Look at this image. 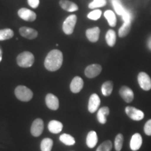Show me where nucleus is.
I'll list each match as a JSON object with an SVG mask.
<instances>
[{
    "instance_id": "3",
    "label": "nucleus",
    "mask_w": 151,
    "mask_h": 151,
    "mask_svg": "<svg viewBox=\"0 0 151 151\" xmlns=\"http://www.w3.org/2000/svg\"><path fill=\"white\" fill-rule=\"evenodd\" d=\"M15 95L17 99L22 101H29L32 99L33 92L29 88L24 86H18L15 89Z\"/></svg>"
},
{
    "instance_id": "31",
    "label": "nucleus",
    "mask_w": 151,
    "mask_h": 151,
    "mask_svg": "<svg viewBox=\"0 0 151 151\" xmlns=\"http://www.w3.org/2000/svg\"><path fill=\"white\" fill-rule=\"evenodd\" d=\"M106 4V0H94L90 4L88 7L90 9H93L96 8H99V7H103Z\"/></svg>"
},
{
    "instance_id": "10",
    "label": "nucleus",
    "mask_w": 151,
    "mask_h": 151,
    "mask_svg": "<svg viewBox=\"0 0 151 151\" xmlns=\"http://www.w3.org/2000/svg\"><path fill=\"white\" fill-rule=\"evenodd\" d=\"M18 14L20 18L28 22L35 21L36 18H37V14L34 11L26 8H22L19 9Z\"/></svg>"
},
{
    "instance_id": "32",
    "label": "nucleus",
    "mask_w": 151,
    "mask_h": 151,
    "mask_svg": "<svg viewBox=\"0 0 151 151\" xmlns=\"http://www.w3.org/2000/svg\"><path fill=\"white\" fill-rule=\"evenodd\" d=\"M101 16V11L99 10V9H96V10L92 11L90 14L88 15V18L90 19V20H97L99 19Z\"/></svg>"
},
{
    "instance_id": "4",
    "label": "nucleus",
    "mask_w": 151,
    "mask_h": 151,
    "mask_svg": "<svg viewBox=\"0 0 151 151\" xmlns=\"http://www.w3.org/2000/svg\"><path fill=\"white\" fill-rule=\"evenodd\" d=\"M76 21L77 17L76 15H71L65 19L63 22V25H62V29L66 35H69L73 32Z\"/></svg>"
},
{
    "instance_id": "34",
    "label": "nucleus",
    "mask_w": 151,
    "mask_h": 151,
    "mask_svg": "<svg viewBox=\"0 0 151 151\" xmlns=\"http://www.w3.org/2000/svg\"><path fill=\"white\" fill-rule=\"evenodd\" d=\"M27 2L33 9H37L39 5V0H27Z\"/></svg>"
},
{
    "instance_id": "18",
    "label": "nucleus",
    "mask_w": 151,
    "mask_h": 151,
    "mask_svg": "<svg viewBox=\"0 0 151 151\" xmlns=\"http://www.w3.org/2000/svg\"><path fill=\"white\" fill-rule=\"evenodd\" d=\"M59 4L62 9L69 12H73L78 10V5L69 0H60Z\"/></svg>"
},
{
    "instance_id": "23",
    "label": "nucleus",
    "mask_w": 151,
    "mask_h": 151,
    "mask_svg": "<svg viewBox=\"0 0 151 151\" xmlns=\"http://www.w3.org/2000/svg\"><path fill=\"white\" fill-rule=\"evenodd\" d=\"M60 141L67 146H73L76 143L75 139L72 136L68 134H62L60 136Z\"/></svg>"
},
{
    "instance_id": "8",
    "label": "nucleus",
    "mask_w": 151,
    "mask_h": 151,
    "mask_svg": "<svg viewBox=\"0 0 151 151\" xmlns=\"http://www.w3.org/2000/svg\"><path fill=\"white\" fill-rule=\"evenodd\" d=\"M102 70V67L101 65L97 64H93V65L88 66L85 69V75L86 77L89 78H93L97 77L100 74Z\"/></svg>"
},
{
    "instance_id": "22",
    "label": "nucleus",
    "mask_w": 151,
    "mask_h": 151,
    "mask_svg": "<svg viewBox=\"0 0 151 151\" xmlns=\"http://www.w3.org/2000/svg\"><path fill=\"white\" fill-rule=\"evenodd\" d=\"M130 29H131V20L124 21L122 27L120 28L118 32V35L120 37H126L128 34L129 33Z\"/></svg>"
},
{
    "instance_id": "26",
    "label": "nucleus",
    "mask_w": 151,
    "mask_h": 151,
    "mask_svg": "<svg viewBox=\"0 0 151 151\" xmlns=\"http://www.w3.org/2000/svg\"><path fill=\"white\" fill-rule=\"evenodd\" d=\"M104 16L106 18V20H108L109 25L111 27H115L116 25V17L113 11H106L104 13Z\"/></svg>"
},
{
    "instance_id": "24",
    "label": "nucleus",
    "mask_w": 151,
    "mask_h": 151,
    "mask_svg": "<svg viewBox=\"0 0 151 151\" xmlns=\"http://www.w3.org/2000/svg\"><path fill=\"white\" fill-rule=\"evenodd\" d=\"M106 41L110 47L114 46L116 42V35L113 29H109L106 35Z\"/></svg>"
},
{
    "instance_id": "25",
    "label": "nucleus",
    "mask_w": 151,
    "mask_h": 151,
    "mask_svg": "<svg viewBox=\"0 0 151 151\" xmlns=\"http://www.w3.org/2000/svg\"><path fill=\"white\" fill-rule=\"evenodd\" d=\"M53 146V141L50 138H45L41 142V151H51Z\"/></svg>"
},
{
    "instance_id": "29",
    "label": "nucleus",
    "mask_w": 151,
    "mask_h": 151,
    "mask_svg": "<svg viewBox=\"0 0 151 151\" xmlns=\"http://www.w3.org/2000/svg\"><path fill=\"white\" fill-rule=\"evenodd\" d=\"M112 147V142L110 140H106L99 145L96 151H111Z\"/></svg>"
},
{
    "instance_id": "9",
    "label": "nucleus",
    "mask_w": 151,
    "mask_h": 151,
    "mask_svg": "<svg viewBox=\"0 0 151 151\" xmlns=\"http://www.w3.org/2000/svg\"><path fill=\"white\" fill-rule=\"evenodd\" d=\"M119 94L126 103H131L134 98V94L131 88L127 86H122L119 90Z\"/></svg>"
},
{
    "instance_id": "11",
    "label": "nucleus",
    "mask_w": 151,
    "mask_h": 151,
    "mask_svg": "<svg viewBox=\"0 0 151 151\" xmlns=\"http://www.w3.org/2000/svg\"><path fill=\"white\" fill-rule=\"evenodd\" d=\"M100 104H101V100L99 95L97 94L94 93L91 94L90 97L89 101H88V111L90 113H94L96 112L99 109Z\"/></svg>"
},
{
    "instance_id": "35",
    "label": "nucleus",
    "mask_w": 151,
    "mask_h": 151,
    "mask_svg": "<svg viewBox=\"0 0 151 151\" xmlns=\"http://www.w3.org/2000/svg\"><path fill=\"white\" fill-rule=\"evenodd\" d=\"M2 55H3L2 48H1V47L0 46V62H1V60H2Z\"/></svg>"
},
{
    "instance_id": "19",
    "label": "nucleus",
    "mask_w": 151,
    "mask_h": 151,
    "mask_svg": "<svg viewBox=\"0 0 151 151\" xmlns=\"http://www.w3.org/2000/svg\"><path fill=\"white\" fill-rule=\"evenodd\" d=\"M98 142V137L95 131H90L88 132L86 137V144L88 148H93L95 147Z\"/></svg>"
},
{
    "instance_id": "21",
    "label": "nucleus",
    "mask_w": 151,
    "mask_h": 151,
    "mask_svg": "<svg viewBox=\"0 0 151 151\" xmlns=\"http://www.w3.org/2000/svg\"><path fill=\"white\" fill-rule=\"evenodd\" d=\"M113 83L112 81H108L104 83L101 86V92L104 96L108 97L110 96L113 92Z\"/></svg>"
},
{
    "instance_id": "17",
    "label": "nucleus",
    "mask_w": 151,
    "mask_h": 151,
    "mask_svg": "<svg viewBox=\"0 0 151 151\" xmlns=\"http://www.w3.org/2000/svg\"><path fill=\"white\" fill-rule=\"evenodd\" d=\"M109 113H110V110H109L108 106H103L99 109L97 114V117L99 123L102 124L106 123L107 116L109 115Z\"/></svg>"
},
{
    "instance_id": "16",
    "label": "nucleus",
    "mask_w": 151,
    "mask_h": 151,
    "mask_svg": "<svg viewBox=\"0 0 151 151\" xmlns=\"http://www.w3.org/2000/svg\"><path fill=\"white\" fill-rule=\"evenodd\" d=\"M86 37L91 42H97L99 39L100 29L98 27H94L86 30Z\"/></svg>"
},
{
    "instance_id": "5",
    "label": "nucleus",
    "mask_w": 151,
    "mask_h": 151,
    "mask_svg": "<svg viewBox=\"0 0 151 151\" xmlns=\"http://www.w3.org/2000/svg\"><path fill=\"white\" fill-rule=\"evenodd\" d=\"M125 113L130 119L134 121H139L144 118V113L142 111L131 106H128L125 108Z\"/></svg>"
},
{
    "instance_id": "7",
    "label": "nucleus",
    "mask_w": 151,
    "mask_h": 151,
    "mask_svg": "<svg viewBox=\"0 0 151 151\" xmlns=\"http://www.w3.org/2000/svg\"><path fill=\"white\" fill-rule=\"evenodd\" d=\"M43 128H44V124H43V121L42 119H35L32 122V124L31 129H30L32 135L35 137H39L43 133Z\"/></svg>"
},
{
    "instance_id": "6",
    "label": "nucleus",
    "mask_w": 151,
    "mask_h": 151,
    "mask_svg": "<svg viewBox=\"0 0 151 151\" xmlns=\"http://www.w3.org/2000/svg\"><path fill=\"white\" fill-rule=\"evenodd\" d=\"M138 83L141 89L148 91L151 89V78L146 72H140L138 75Z\"/></svg>"
},
{
    "instance_id": "36",
    "label": "nucleus",
    "mask_w": 151,
    "mask_h": 151,
    "mask_svg": "<svg viewBox=\"0 0 151 151\" xmlns=\"http://www.w3.org/2000/svg\"><path fill=\"white\" fill-rule=\"evenodd\" d=\"M148 48H150V50H151V37H150V39H149L148 40Z\"/></svg>"
},
{
    "instance_id": "14",
    "label": "nucleus",
    "mask_w": 151,
    "mask_h": 151,
    "mask_svg": "<svg viewBox=\"0 0 151 151\" xmlns=\"http://www.w3.org/2000/svg\"><path fill=\"white\" fill-rule=\"evenodd\" d=\"M83 80L80 76H75L71 81L70 90L73 93H78L83 88Z\"/></svg>"
},
{
    "instance_id": "27",
    "label": "nucleus",
    "mask_w": 151,
    "mask_h": 151,
    "mask_svg": "<svg viewBox=\"0 0 151 151\" xmlns=\"http://www.w3.org/2000/svg\"><path fill=\"white\" fill-rule=\"evenodd\" d=\"M14 32L12 29H4L0 30V41H4L10 39L14 37Z\"/></svg>"
},
{
    "instance_id": "2",
    "label": "nucleus",
    "mask_w": 151,
    "mask_h": 151,
    "mask_svg": "<svg viewBox=\"0 0 151 151\" xmlns=\"http://www.w3.org/2000/svg\"><path fill=\"white\" fill-rule=\"evenodd\" d=\"M17 64L19 67L29 68L33 65L35 62V56L29 51H24L19 54L16 58Z\"/></svg>"
},
{
    "instance_id": "30",
    "label": "nucleus",
    "mask_w": 151,
    "mask_h": 151,
    "mask_svg": "<svg viewBox=\"0 0 151 151\" xmlns=\"http://www.w3.org/2000/svg\"><path fill=\"white\" fill-rule=\"evenodd\" d=\"M112 3L115 11H116L117 14L120 15V16H122L124 14V11H125V9L123 8L120 1L119 0H112Z\"/></svg>"
},
{
    "instance_id": "20",
    "label": "nucleus",
    "mask_w": 151,
    "mask_h": 151,
    "mask_svg": "<svg viewBox=\"0 0 151 151\" xmlns=\"http://www.w3.org/2000/svg\"><path fill=\"white\" fill-rule=\"evenodd\" d=\"M48 129L52 134H59L63 129V124L58 120H51L48 124Z\"/></svg>"
},
{
    "instance_id": "12",
    "label": "nucleus",
    "mask_w": 151,
    "mask_h": 151,
    "mask_svg": "<svg viewBox=\"0 0 151 151\" xmlns=\"http://www.w3.org/2000/svg\"><path fill=\"white\" fill-rule=\"evenodd\" d=\"M46 104L49 109L56 111L59 109V99L53 94L49 93L46 96Z\"/></svg>"
},
{
    "instance_id": "1",
    "label": "nucleus",
    "mask_w": 151,
    "mask_h": 151,
    "mask_svg": "<svg viewBox=\"0 0 151 151\" xmlns=\"http://www.w3.org/2000/svg\"><path fill=\"white\" fill-rule=\"evenodd\" d=\"M63 62V55L59 50L54 49L48 52L44 61V66L47 70L55 71L60 69Z\"/></svg>"
},
{
    "instance_id": "15",
    "label": "nucleus",
    "mask_w": 151,
    "mask_h": 151,
    "mask_svg": "<svg viewBox=\"0 0 151 151\" xmlns=\"http://www.w3.org/2000/svg\"><path fill=\"white\" fill-rule=\"evenodd\" d=\"M19 32L20 35L26 39H34L37 37L38 32L37 30L31 27H22L19 29Z\"/></svg>"
},
{
    "instance_id": "13",
    "label": "nucleus",
    "mask_w": 151,
    "mask_h": 151,
    "mask_svg": "<svg viewBox=\"0 0 151 151\" xmlns=\"http://www.w3.org/2000/svg\"><path fill=\"white\" fill-rule=\"evenodd\" d=\"M143 143V139L141 135L139 133H136L132 135L130 140V148L132 150L137 151L141 148V146H142Z\"/></svg>"
},
{
    "instance_id": "33",
    "label": "nucleus",
    "mask_w": 151,
    "mask_h": 151,
    "mask_svg": "<svg viewBox=\"0 0 151 151\" xmlns=\"http://www.w3.org/2000/svg\"><path fill=\"white\" fill-rule=\"evenodd\" d=\"M144 132L146 135L151 136V119L148 120L145 124Z\"/></svg>"
},
{
    "instance_id": "28",
    "label": "nucleus",
    "mask_w": 151,
    "mask_h": 151,
    "mask_svg": "<svg viewBox=\"0 0 151 151\" xmlns=\"http://www.w3.org/2000/svg\"><path fill=\"white\" fill-rule=\"evenodd\" d=\"M124 142V137L122 134H118L115 138L114 146L116 151H120L122 148Z\"/></svg>"
}]
</instances>
